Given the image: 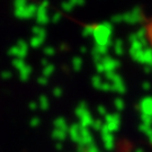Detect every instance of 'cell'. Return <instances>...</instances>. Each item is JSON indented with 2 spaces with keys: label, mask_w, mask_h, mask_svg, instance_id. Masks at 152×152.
I'll return each mask as SVG.
<instances>
[{
  "label": "cell",
  "mask_w": 152,
  "mask_h": 152,
  "mask_svg": "<svg viewBox=\"0 0 152 152\" xmlns=\"http://www.w3.org/2000/svg\"><path fill=\"white\" fill-rule=\"evenodd\" d=\"M113 35V24L110 22H103L96 25L95 33H94V39L96 42V45L99 46H113L114 41L112 39Z\"/></svg>",
  "instance_id": "cell-1"
},
{
  "label": "cell",
  "mask_w": 152,
  "mask_h": 152,
  "mask_svg": "<svg viewBox=\"0 0 152 152\" xmlns=\"http://www.w3.org/2000/svg\"><path fill=\"white\" fill-rule=\"evenodd\" d=\"M37 9H38L37 5H35V4H28L27 6H25L23 8L14 9V15L18 19H22V20L31 19L33 17H36Z\"/></svg>",
  "instance_id": "cell-2"
},
{
  "label": "cell",
  "mask_w": 152,
  "mask_h": 152,
  "mask_svg": "<svg viewBox=\"0 0 152 152\" xmlns=\"http://www.w3.org/2000/svg\"><path fill=\"white\" fill-rule=\"evenodd\" d=\"M28 44L23 41V39H19L15 45H12L10 49L8 50V55L10 56H14L16 59H22L24 60L25 56L27 55L28 53Z\"/></svg>",
  "instance_id": "cell-3"
},
{
  "label": "cell",
  "mask_w": 152,
  "mask_h": 152,
  "mask_svg": "<svg viewBox=\"0 0 152 152\" xmlns=\"http://www.w3.org/2000/svg\"><path fill=\"white\" fill-rule=\"evenodd\" d=\"M49 6L50 2L49 0H43L39 5H38V9H37V14H36V22L39 26H44L46 25L51 20V18L49 17Z\"/></svg>",
  "instance_id": "cell-4"
},
{
  "label": "cell",
  "mask_w": 152,
  "mask_h": 152,
  "mask_svg": "<svg viewBox=\"0 0 152 152\" xmlns=\"http://www.w3.org/2000/svg\"><path fill=\"white\" fill-rule=\"evenodd\" d=\"M123 22L131 24V25H135V24L143 22V15H142L141 8L134 7L132 10L123 14Z\"/></svg>",
  "instance_id": "cell-5"
},
{
  "label": "cell",
  "mask_w": 152,
  "mask_h": 152,
  "mask_svg": "<svg viewBox=\"0 0 152 152\" xmlns=\"http://www.w3.org/2000/svg\"><path fill=\"white\" fill-rule=\"evenodd\" d=\"M102 63H103L104 68H105V72H114L121 65L120 61L116 60V59H113V58H110L108 55H106L105 58H103Z\"/></svg>",
  "instance_id": "cell-6"
},
{
  "label": "cell",
  "mask_w": 152,
  "mask_h": 152,
  "mask_svg": "<svg viewBox=\"0 0 152 152\" xmlns=\"http://www.w3.org/2000/svg\"><path fill=\"white\" fill-rule=\"evenodd\" d=\"M136 36H137V39L141 42L145 48H148L147 44H148V41H147V37H148V31L145 27H141L139 28V31L135 32Z\"/></svg>",
  "instance_id": "cell-7"
},
{
  "label": "cell",
  "mask_w": 152,
  "mask_h": 152,
  "mask_svg": "<svg viewBox=\"0 0 152 152\" xmlns=\"http://www.w3.org/2000/svg\"><path fill=\"white\" fill-rule=\"evenodd\" d=\"M113 49H114V52L116 55H123L124 53V46H123V42H122V39L120 38H117L116 41H114V44H113Z\"/></svg>",
  "instance_id": "cell-8"
},
{
  "label": "cell",
  "mask_w": 152,
  "mask_h": 152,
  "mask_svg": "<svg viewBox=\"0 0 152 152\" xmlns=\"http://www.w3.org/2000/svg\"><path fill=\"white\" fill-rule=\"evenodd\" d=\"M44 41H45V38L39 37V36H34V35H33V37H31V39H29V45L32 46L33 49H38L39 46H42V44L44 43Z\"/></svg>",
  "instance_id": "cell-9"
},
{
  "label": "cell",
  "mask_w": 152,
  "mask_h": 152,
  "mask_svg": "<svg viewBox=\"0 0 152 152\" xmlns=\"http://www.w3.org/2000/svg\"><path fill=\"white\" fill-rule=\"evenodd\" d=\"M32 33L34 36H39V37L46 38V31L43 26H34L32 29Z\"/></svg>",
  "instance_id": "cell-10"
},
{
  "label": "cell",
  "mask_w": 152,
  "mask_h": 152,
  "mask_svg": "<svg viewBox=\"0 0 152 152\" xmlns=\"http://www.w3.org/2000/svg\"><path fill=\"white\" fill-rule=\"evenodd\" d=\"M95 28H96V26H94V25H86L82 29V36L83 37H91V36H94Z\"/></svg>",
  "instance_id": "cell-11"
},
{
  "label": "cell",
  "mask_w": 152,
  "mask_h": 152,
  "mask_svg": "<svg viewBox=\"0 0 152 152\" xmlns=\"http://www.w3.org/2000/svg\"><path fill=\"white\" fill-rule=\"evenodd\" d=\"M72 66L76 71H79L82 66V59L80 56H75L72 59Z\"/></svg>",
  "instance_id": "cell-12"
},
{
  "label": "cell",
  "mask_w": 152,
  "mask_h": 152,
  "mask_svg": "<svg viewBox=\"0 0 152 152\" xmlns=\"http://www.w3.org/2000/svg\"><path fill=\"white\" fill-rule=\"evenodd\" d=\"M20 72V78H22L23 80H27L29 75H31V72H32V68L29 66V65H26L24 69L19 71Z\"/></svg>",
  "instance_id": "cell-13"
},
{
  "label": "cell",
  "mask_w": 152,
  "mask_h": 152,
  "mask_svg": "<svg viewBox=\"0 0 152 152\" xmlns=\"http://www.w3.org/2000/svg\"><path fill=\"white\" fill-rule=\"evenodd\" d=\"M12 64H14V66L16 68L17 70H22V69H24L25 66H26V63H25V61L22 60V59H15V60L12 61Z\"/></svg>",
  "instance_id": "cell-14"
},
{
  "label": "cell",
  "mask_w": 152,
  "mask_h": 152,
  "mask_svg": "<svg viewBox=\"0 0 152 152\" xmlns=\"http://www.w3.org/2000/svg\"><path fill=\"white\" fill-rule=\"evenodd\" d=\"M61 8H62V10L65 11V12H71V11L73 10L75 7L71 5L69 0H66V1H63V2L61 4Z\"/></svg>",
  "instance_id": "cell-15"
},
{
  "label": "cell",
  "mask_w": 152,
  "mask_h": 152,
  "mask_svg": "<svg viewBox=\"0 0 152 152\" xmlns=\"http://www.w3.org/2000/svg\"><path fill=\"white\" fill-rule=\"evenodd\" d=\"M54 72V65L53 64H48L46 66H44V69H43V75L44 77H49L51 76L52 73Z\"/></svg>",
  "instance_id": "cell-16"
},
{
  "label": "cell",
  "mask_w": 152,
  "mask_h": 152,
  "mask_svg": "<svg viewBox=\"0 0 152 152\" xmlns=\"http://www.w3.org/2000/svg\"><path fill=\"white\" fill-rule=\"evenodd\" d=\"M28 5V0H14V9L23 8Z\"/></svg>",
  "instance_id": "cell-17"
},
{
  "label": "cell",
  "mask_w": 152,
  "mask_h": 152,
  "mask_svg": "<svg viewBox=\"0 0 152 152\" xmlns=\"http://www.w3.org/2000/svg\"><path fill=\"white\" fill-rule=\"evenodd\" d=\"M44 54L48 55V56H53L55 54V49L53 46H45L43 50Z\"/></svg>",
  "instance_id": "cell-18"
},
{
  "label": "cell",
  "mask_w": 152,
  "mask_h": 152,
  "mask_svg": "<svg viewBox=\"0 0 152 152\" xmlns=\"http://www.w3.org/2000/svg\"><path fill=\"white\" fill-rule=\"evenodd\" d=\"M121 22H123V15H121V14L114 15L110 18V23L112 24H120Z\"/></svg>",
  "instance_id": "cell-19"
},
{
  "label": "cell",
  "mask_w": 152,
  "mask_h": 152,
  "mask_svg": "<svg viewBox=\"0 0 152 152\" xmlns=\"http://www.w3.org/2000/svg\"><path fill=\"white\" fill-rule=\"evenodd\" d=\"M92 85H94L96 88H102L103 82H102V80H100V78H99V77L96 76V77H94V78H92Z\"/></svg>",
  "instance_id": "cell-20"
},
{
  "label": "cell",
  "mask_w": 152,
  "mask_h": 152,
  "mask_svg": "<svg viewBox=\"0 0 152 152\" xmlns=\"http://www.w3.org/2000/svg\"><path fill=\"white\" fill-rule=\"evenodd\" d=\"M61 18H62V14L61 12H54V15L51 17V22L56 24V23L60 22Z\"/></svg>",
  "instance_id": "cell-21"
},
{
  "label": "cell",
  "mask_w": 152,
  "mask_h": 152,
  "mask_svg": "<svg viewBox=\"0 0 152 152\" xmlns=\"http://www.w3.org/2000/svg\"><path fill=\"white\" fill-rule=\"evenodd\" d=\"M69 1L73 7H80L86 4V0H69Z\"/></svg>",
  "instance_id": "cell-22"
},
{
  "label": "cell",
  "mask_w": 152,
  "mask_h": 152,
  "mask_svg": "<svg viewBox=\"0 0 152 152\" xmlns=\"http://www.w3.org/2000/svg\"><path fill=\"white\" fill-rule=\"evenodd\" d=\"M96 69H97V71L99 72V73H103V72H105V68H104V65H103V63H102V61L96 63Z\"/></svg>",
  "instance_id": "cell-23"
},
{
  "label": "cell",
  "mask_w": 152,
  "mask_h": 152,
  "mask_svg": "<svg viewBox=\"0 0 152 152\" xmlns=\"http://www.w3.org/2000/svg\"><path fill=\"white\" fill-rule=\"evenodd\" d=\"M38 82H39L41 85H46V82H48V79H46L45 77H41V78L38 79Z\"/></svg>",
  "instance_id": "cell-24"
},
{
  "label": "cell",
  "mask_w": 152,
  "mask_h": 152,
  "mask_svg": "<svg viewBox=\"0 0 152 152\" xmlns=\"http://www.w3.org/2000/svg\"><path fill=\"white\" fill-rule=\"evenodd\" d=\"M54 95H55V96H60V95H61V89H55Z\"/></svg>",
  "instance_id": "cell-25"
},
{
  "label": "cell",
  "mask_w": 152,
  "mask_h": 152,
  "mask_svg": "<svg viewBox=\"0 0 152 152\" xmlns=\"http://www.w3.org/2000/svg\"><path fill=\"white\" fill-rule=\"evenodd\" d=\"M80 52H81V53H86V52H87V48H86V46H81V48H80Z\"/></svg>",
  "instance_id": "cell-26"
},
{
  "label": "cell",
  "mask_w": 152,
  "mask_h": 152,
  "mask_svg": "<svg viewBox=\"0 0 152 152\" xmlns=\"http://www.w3.org/2000/svg\"><path fill=\"white\" fill-rule=\"evenodd\" d=\"M11 73L10 72H8V71H6V72H2V77H10Z\"/></svg>",
  "instance_id": "cell-27"
},
{
  "label": "cell",
  "mask_w": 152,
  "mask_h": 152,
  "mask_svg": "<svg viewBox=\"0 0 152 152\" xmlns=\"http://www.w3.org/2000/svg\"><path fill=\"white\" fill-rule=\"evenodd\" d=\"M66 49H68V48H66V45H65V44H61V46H60L61 51H65Z\"/></svg>",
  "instance_id": "cell-28"
}]
</instances>
